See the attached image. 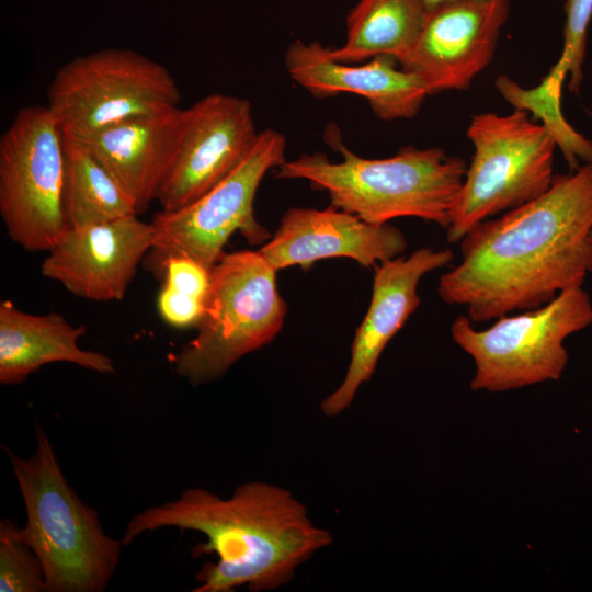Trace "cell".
<instances>
[{
	"label": "cell",
	"instance_id": "d6986e66",
	"mask_svg": "<svg viewBox=\"0 0 592 592\" xmlns=\"http://www.w3.org/2000/svg\"><path fill=\"white\" fill-rule=\"evenodd\" d=\"M426 13L422 0H358L346 18L344 43L328 47L329 54L345 64L379 55L399 62L417 41Z\"/></svg>",
	"mask_w": 592,
	"mask_h": 592
},
{
	"label": "cell",
	"instance_id": "9a60e30c",
	"mask_svg": "<svg viewBox=\"0 0 592 592\" xmlns=\"http://www.w3.org/2000/svg\"><path fill=\"white\" fill-rule=\"evenodd\" d=\"M407 240L389 223L372 224L330 205L323 209L293 207L275 234L259 249L276 270L299 265L308 270L327 258L344 257L364 267L400 257Z\"/></svg>",
	"mask_w": 592,
	"mask_h": 592
},
{
	"label": "cell",
	"instance_id": "ffe728a7",
	"mask_svg": "<svg viewBox=\"0 0 592 592\" xmlns=\"http://www.w3.org/2000/svg\"><path fill=\"white\" fill-rule=\"evenodd\" d=\"M66 228H77L138 215L136 206L88 145L62 133Z\"/></svg>",
	"mask_w": 592,
	"mask_h": 592
},
{
	"label": "cell",
	"instance_id": "6da1fadb",
	"mask_svg": "<svg viewBox=\"0 0 592 592\" xmlns=\"http://www.w3.org/2000/svg\"><path fill=\"white\" fill-rule=\"evenodd\" d=\"M437 294L473 322L540 307L592 273V163L554 177L535 200L481 221Z\"/></svg>",
	"mask_w": 592,
	"mask_h": 592
},
{
	"label": "cell",
	"instance_id": "7c38bea8",
	"mask_svg": "<svg viewBox=\"0 0 592 592\" xmlns=\"http://www.w3.org/2000/svg\"><path fill=\"white\" fill-rule=\"evenodd\" d=\"M510 0H451L428 10L401 68L414 73L429 95L462 91L491 62Z\"/></svg>",
	"mask_w": 592,
	"mask_h": 592
},
{
	"label": "cell",
	"instance_id": "277c9868",
	"mask_svg": "<svg viewBox=\"0 0 592 592\" xmlns=\"http://www.w3.org/2000/svg\"><path fill=\"white\" fill-rule=\"evenodd\" d=\"M35 435L31 456L7 452L26 512L22 536L42 562L46 592H103L124 545L69 485L45 431Z\"/></svg>",
	"mask_w": 592,
	"mask_h": 592
},
{
	"label": "cell",
	"instance_id": "603a6c76",
	"mask_svg": "<svg viewBox=\"0 0 592 592\" xmlns=\"http://www.w3.org/2000/svg\"><path fill=\"white\" fill-rule=\"evenodd\" d=\"M565 13L563 46L558 61L568 69V89L578 94L583 79L582 66L592 20V0H566Z\"/></svg>",
	"mask_w": 592,
	"mask_h": 592
},
{
	"label": "cell",
	"instance_id": "4fadbf2b",
	"mask_svg": "<svg viewBox=\"0 0 592 592\" xmlns=\"http://www.w3.org/2000/svg\"><path fill=\"white\" fill-rule=\"evenodd\" d=\"M155 240L153 224L138 215L66 228L47 251L41 272L75 296L121 300Z\"/></svg>",
	"mask_w": 592,
	"mask_h": 592
},
{
	"label": "cell",
	"instance_id": "30bf717a",
	"mask_svg": "<svg viewBox=\"0 0 592 592\" xmlns=\"http://www.w3.org/2000/svg\"><path fill=\"white\" fill-rule=\"evenodd\" d=\"M285 151L283 134L261 130L240 163L214 187L180 209L158 212L151 220L156 240L147 254L150 270L172 254L212 270L237 231L250 244H264L272 235L257 220L253 203L265 174L286 160Z\"/></svg>",
	"mask_w": 592,
	"mask_h": 592
},
{
	"label": "cell",
	"instance_id": "ba28073f",
	"mask_svg": "<svg viewBox=\"0 0 592 592\" xmlns=\"http://www.w3.org/2000/svg\"><path fill=\"white\" fill-rule=\"evenodd\" d=\"M181 92L161 64L128 48H104L62 65L47 90L61 132L84 139L116 123L177 107Z\"/></svg>",
	"mask_w": 592,
	"mask_h": 592
},
{
	"label": "cell",
	"instance_id": "7a4b0ae2",
	"mask_svg": "<svg viewBox=\"0 0 592 592\" xmlns=\"http://www.w3.org/2000/svg\"><path fill=\"white\" fill-rule=\"evenodd\" d=\"M164 527L195 531L206 537L192 554H215L196 574L193 592H252L288 583L298 567L330 546L332 534L316 525L293 493L274 483L248 481L228 498L189 488L178 498L135 514L121 538L130 545L144 533Z\"/></svg>",
	"mask_w": 592,
	"mask_h": 592
},
{
	"label": "cell",
	"instance_id": "52a82bcc",
	"mask_svg": "<svg viewBox=\"0 0 592 592\" xmlns=\"http://www.w3.org/2000/svg\"><path fill=\"white\" fill-rule=\"evenodd\" d=\"M473 323L459 316L451 327L454 342L475 362L470 387L502 392L561 378L569 360L563 342L592 325V301L582 286L572 287L487 329Z\"/></svg>",
	"mask_w": 592,
	"mask_h": 592
},
{
	"label": "cell",
	"instance_id": "9c48e42d",
	"mask_svg": "<svg viewBox=\"0 0 592 592\" xmlns=\"http://www.w3.org/2000/svg\"><path fill=\"white\" fill-rule=\"evenodd\" d=\"M62 132L47 106L16 113L0 138V214L10 239L48 251L66 229Z\"/></svg>",
	"mask_w": 592,
	"mask_h": 592
},
{
	"label": "cell",
	"instance_id": "d4e9b609",
	"mask_svg": "<svg viewBox=\"0 0 592 592\" xmlns=\"http://www.w3.org/2000/svg\"><path fill=\"white\" fill-rule=\"evenodd\" d=\"M447 1H451V0H422V2L424 3L428 10H431L437 7L439 4L447 2Z\"/></svg>",
	"mask_w": 592,
	"mask_h": 592
},
{
	"label": "cell",
	"instance_id": "cb8c5ba5",
	"mask_svg": "<svg viewBox=\"0 0 592 592\" xmlns=\"http://www.w3.org/2000/svg\"><path fill=\"white\" fill-rule=\"evenodd\" d=\"M205 305V300L183 296L162 286L157 297L160 317L174 328H196L203 317Z\"/></svg>",
	"mask_w": 592,
	"mask_h": 592
},
{
	"label": "cell",
	"instance_id": "7402d4cb",
	"mask_svg": "<svg viewBox=\"0 0 592 592\" xmlns=\"http://www.w3.org/2000/svg\"><path fill=\"white\" fill-rule=\"evenodd\" d=\"M0 592H46L42 562L9 517L0 522Z\"/></svg>",
	"mask_w": 592,
	"mask_h": 592
},
{
	"label": "cell",
	"instance_id": "ac0fdd59",
	"mask_svg": "<svg viewBox=\"0 0 592 592\" xmlns=\"http://www.w3.org/2000/svg\"><path fill=\"white\" fill-rule=\"evenodd\" d=\"M84 326H72L58 312L34 315L9 300L0 303V383L22 384L42 366L64 362L107 375L116 372L113 360L84 350L79 339Z\"/></svg>",
	"mask_w": 592,
	"mask_h": 592
},
{
	"label": "cell",
	"instance_id": "8992f818",
	"mask_svg": "<svg viewBox=\"0 0 592 592\" xmlns=\"http://www.w3.org/2000/svg\"><path fill=\"white\" fill-rule=\"evenodd\" d=\"M532 118L520 109L471 117L466 137L474 153L446 228L449 243L459 242L481 221L535 200L551 185L557 146L544 125Z\"/></svg>",
	"mask_w": 592,
	"mask_h": 592
},
{
	"label": "cell",
	"instance_id": "e0dca14e",
	"mask_svg": "<svg viewBox=\"0 0 592 592\" xmlns=\"http://www.w3.org/2000/svg\"><path fill=\"white\" fill-rule=\"evenodd\" d=\"M181 114L177 106L133 117L81 139L133 200L138 215L157 200L171 167Z\"/></svg>",
	"mask_w": 592,
	"mask_h": 592
},
{
	"label": "cell",
	"instance_id": "3957f363",
	"mask_svg": "<svg viewBox=\"0 0 592 592\" xmlns=\"http://www.w3.org/2000/svg\"><path fill=\"white\" fill-rule=\"evenodd\" d=\"M325 136L341 153V161H331L321 152L303 153L283 161L274 175L309 182L328 194L331 205L367 223L415 217L442 228L449 226L467 169L463 159L439 147L412 146L388 158L368 159L351 151L337 128H327Z\"/></svg>",
	"mask_w": 592,
	"mask_h": 592
},
{
	"label": "cell",
	"instance_id": "5b68a950",
	"mask_svg": "<svg viewBox=\"0 0 592 592\" xmlns=\"http://www.w3.org/2000/svg\"><path fill=\"white\" fill-rule=\"evenodd\" d=\"M276 272L259 250L224 252L210 270L197 334L173 358L180 377L193 385L214 382L280 333L287 305Z\"/></svg>",
	"mask_w": 592,
	"mask_h": 592
},
{
	"label": "cell",
	"instance_id": "5bb4252c",
	"mask_svg": "<svg viewBox=\"0 0 592 592\" xmlns=\"http://www.w3.org/2000/svg\"><path fill=\"white\" fill-rule=\"evenodd\" d=\"M453 259L449 249L421 248L408 257L400 255L374 266L371 303L355 331L345 376L320 405L326 417H337L351 406L361 385L375 373L388 342L420 306L421 278Z\"/></svg>",
	"mask_w": 592,
	"mask_h": 592
},
{
	"label": "cell",
	"instance_id": "2e32d148",
	"mask_svg": "<svg viewBox=\"0 0 592 592\" xmlns=\"http://www.w3.org/2000/svg\"><path fill=\"white\" fill-rule=\"evenodd\" d=\"M285 68L292 80L314 96L360 95L383 121L414 117L429 95L423 82L390 55L373 57L363 65L345 64L333 59L320 43L297 39L286 49Z\"/></svg>",
	"mask_w": 592,
	"mask_h": 592
},
{
	"label": "cell",
	"instance_id": "8fae6325",
	"mask_svg": "<svg viewBox=\"0 0 592 592\" xmlns=\"http://www.w3.org/2000/svg\"><path fill=\"white\" fill-rule=\"evenodd\" d=\"M259 132L248 99L213 93L182 109L171 167L157 195L173 212L200 198L249 152Z\"/></svg>",
	"mask_w": 592,
	"mask_h": 592
},
{
	"label": "cell",
	"instance_id": "44dd1931",
	"mask_svg": "<svg viewBox=\"0 0 592 592\" xmlns=\"http://www.w3.org/2000/svg\"><path fill=\"white\" fill-rule=\"evenodd\" d=\"M567 77V68L556 61L534 88H523L505 75L497 77L494 87L514 109L527 111L533 118L540 119L561 150L569 171H574L583 163H592V141L578 133L562 113V86Z\"/></svg>",
	"mask_w": 592,
	"mask_h": 592
}]
</instances>
